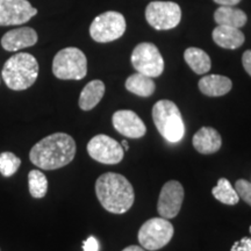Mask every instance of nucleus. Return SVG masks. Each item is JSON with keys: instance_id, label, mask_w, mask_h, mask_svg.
<instances>
[{"instance_id": "6ab92c4d", "label": "nucleus", "mask_w": 251, "mask_h": 251, "mask_svg": "<svg viewBox=\"0 0 251 251\" xmlns=\"http://www.w3.org/2000/svg\"><path fill=\"white\" fill-rule=\"evenodd\" d=\"M105 84L99 79L87 83L80 93L79 101H78L79 107L83 111H91V109H93L100 102V100L102 99L103 94H105Z\"/></svg>"}, {"instance_id": "aec40b11", "label": "nucleus", "mask_w": 251, "mask_h": 251, "mask_svg": "<svg viewBox=\"0 0 251 251\" xmlns=\"http://www.w3.org/2000/svg\"><path fill=\"white\" fill-rule=\"evenodd\" d=\"M126 89L129 92L136 94V96L147 98V97H150L155 92L156 84L151 77L136 72V74L131 75L127 78Z\"/></svg>"}, {"instance_id": "cd10ccee", "label": "nucleus", "mask_w": 251, "mask_h": 251, "mask_svg": "<svg viewBox=\"0 0 251 251\" xmlns=\"http://www.w3.org/2000/svg\"><path fill=\"white\" fill-rule=\"evenodd\" d=\"M242 64L244 70L248 72V75L251 77V50H247L242 56Z\"/></svg>"}, {"instance_id": "6e6552de", "label": "nucleus", "mask_w": 251, "mask_h": 251, "mask_svg": "<svg viewBox=\"0 0 251 251\" xmlns=\"http://www.w3.org/2000/svg\"><path fill=\"white\" fill-rule=\"evenodd\" d=\"M130 61L135 70L148 77H159L164 71V59L153 43L137 45L131 52Z\"/></svg>"}, {"instance_id": "4be33fe9", "label": "nucleus", "mask_w": 251, "mask_h": 251, "mask_svg": "<svg viewBox=\"0 0 251 251\" xmlns=\"http://www.w3.org/2000/svg\"><path fill=\"white\" fill-rule=\"evenodd\" d=\"M212 194L216 200L225 203V205L234 206L240 201V197H238L236 190L230 184V181L226 178L219 179L216 186L212 190Z\"/></svg>"}, {"instance_id": "4468645a", "label": "nucleus", "mask_w": 251, "mask_h": 251, "mask_svg": "<svg viewBox=\"0 0 251 251\" xmlns=\"http://www.w3.org/2000/svg\"><path fill=\"white\" fill-rule=\"evenodd\" d=\"M37 42V33L30 27L15 28L1 37V47L7 51H19Z\"/></svg>"}, {"instance_id": "0eeeda50", "label": "nucleus", "mask_w": 251, "mask_h": 251, "mask_svg": "<svg viewBox=\"0 0 251 251\" xmlns=\"http://www.w3.org/2000/svg\"><path fill=\"white\" fill-rule=\"evenodd\" d=\"M126 19L119 12L108 11L100 14L90 26V35L96 42L108 43L124 35Z\"/></svg>"}, {"instance_id": "20e7f679", "label": "nucleus", "mask_w": 251, "mask_h": 251, "mask_svg": "<svg viewBox=\"0 0 251 251\" xmlns=\"http://www.w3.org/2000/svg\"><path fill=\"white\" fill-rule=\"evenodd\" d=\"M152 120L158 133L170 143H178L185 135L179 108L171 100H159L152 107Z\"/></svg>"}, {"instance_id": "2f4dec72", "label": "nucleus", "mask_w": 251, "mask_h": 251, "mask_svg": "<svg viewBox=\"0 0 251 251\" xmlns=\"http://www.w3.org/2000/svg\"><path fill=\"white\" fill-rule=\"evenodd\" d=\"M249 230H250V234H251V226H250V229H249Z\"/></svg>"}, {"instance_id": "f3484780", "label": "nucleus", "mask_w": 251, "mask_h": 251, "mask_svg": "<svg viewBox=\"0 0 251 251\" xmlns=\"http://www.w3.org/2000/svg\"><path fill=\"white\" fill-rule=\"evenodd\" d=\"M233 87L228 77L221 75H208L199 80V90L207 97L226 96Z\"/></svg>"}, {"instance_id": "a878e982", "label": "nucleus", "mask_w": 251, "mask_h": 251, "mask_svg": "<svg viewBox=\"0 0 251 251\" xmlns=\"http://www.w3.org/2000/svg\"><path fill=\"white\" fill-rule=\"evenodd\" d=\"M230 251H251V237H243L235 242Z\"/></svg>"}, {"instance_id": "f257e3e1", "label": "nucleus", "mask_w": 251, "mask_h": 251, "mask_svg": "<svg viewBox=\"0 0 251 251\" xmlns=\"http://www.w3.org/2000/svg\"><path fill=\"white\" fill-rule=\"evenodd\" d=\"M76 150V142L70 135L55 133L39 141L31 148L29 159L42 170H57L74 161Z\"/></svg>"}, {"instance_id": "7c9ffc66", "label": "nucleus", "mask_w": 251, "mask_h": 251, "mask_svg": "<svg viewBox=\"0 0 251 251\" xmlns=\"http://www.w3.org/2000/svg\"><path fill=\"white\" fill-rule=\"evenodd\" d=\"M121 144V147H122V148H124V150H125V151H127V150L128 149H129V144H128V142H127V141H122V142L120 143Z\"/></svg>"}, {"instance_id": "dca6fc26", "label": "nucleus", "mask_w": 251, "mask_h": 251, "mask_svg": "<svg viewBox=\"0 0 251 251\" xmlns=\"http://www.w3.org/2000/svg\"><path fill=\"white\" fill-rule=\"evenodd\" d=\"M212 36L213 41L219 47L230 50L240 48L244 43V41H246L244 34L240 30V28L220 26V25L214 28Z\"/></svg>"}, {"instance_id": "c756f323", "label": "nucleus", "mask_w": 251, "mask_h": 251, "mask_svg": "<svg viewBox=\"0 0 251 251\" xmlns=\"http://www.w3.org/2000/svg\"><path fill=\"white\" fill-rule=\"evenodd\" d=\"M122 251H146V249H143L142 247H139V246H129Z\"/></svg>"}, {"instance_id": "5701e85b", "label": "nucleus", "mask_w": 251, "mask_h": 251, "mask_svg": "<svg viewBox=\"0 0 251 251\" xmlns=\"http://www.w3.org/2000/svg\"><path fill=\"white\" fill-rule=\"evenodd\" d=\"M28 186L31 197L35 199H42L48 192V179L40 170H31L28 174Z\"/></svg>"}, {"instance_id": "f03ea898", "label": "nucleus", "mask_w": 251, "mask_h": 251, "mask_svg": "<svg viewBox=\"0 0 251 251\" xmlns=\"http://www.w3.org/2000/svg\"><path fill=\"white\" fill-rule=\"evenodd\" d=\"M96 194L106 211L124 214L133 206L135 193L133 185L122 175L107 172L96 181Z\"/></svg>"}, {"instance_id": "423d86ee", "label": "nucleus", "mask_w": 251, "mask_h": 251, "mask_svg": "<svg viewBox=\"0 0 251 251\" xmlns=\"http://www.w3.org/2000/svg\"><path fill=\"white\" fill-rule=\"evenodd\" d=\"M175 228L168 219L153 218L144 222L139 230V242L146 250L156 251L172 240Z\"/></svg>"}, {"instance_id": "a211bd4d", "label": "nucleus", "mask_w": 251, "mask_h": 251, "mask_svg": "<svg viewBox=\"0 0 251 251\" xmlns=\"http://www.w3.org/2000/svg\"><path fill=\"white\" fill-rule=\"evenodd\" d=\"M214 20L220 26L242 28L246 26L248 18L242 9L235 6H220L214 13Z\"/></svg>"}, {"instance_id": "7ed1b4c3", "label": "nucleus", "mask_w": 251, "mask_h": 251, "mask_svg": "<svg viewBox=\"0 0 251 251\" xmlns=\"http://www.w3.org/2000/svg\"><path fill=\"white\" fill-rule=\"evenodd\" d=\"M39 76V63L33 55L19 52L4 64L1 77L6 86L13 91H24L35 83Z\"/></svg>"}, {"instance_id": "412c9836", "label": "nucleus", "mask_w": 251, "mask_h": 251, "mask_svg": "<svg viewBox=\"0 0 251 251\" xmlns=\"http://www.w3.org/2000/svg\"><path fill=\"white\" fill-rule=\"evenodd\" d=\"M184 58L188 67L192 69L197 75H205L211 70V58L202 49L194 48V47L187 48L184 52Z\"/></svg>"}, {"instance_id": "39448f33", "label": "nucleus", "mask_w": 251, "mask_h": 251, "mask_svg": "<svg viewBox=\"0 0 251 251\" xmlns=\"http://www.w3.org/2000/svg\"><path fill=\"white\" fill-rule=\"evenodd\" d=\"M52 74L62 80L83 79L87 74L85 54L75 47L59 50L52 61Z\"/></svg>"}, {"instance_id": "9b49d317", "label": "nucleus", "mask_w": 251, "mask_h": 251, "mask_svg": "<svg viewBox=\"0 0 251 251\" xmlns=\"http://www.w3.org/2000/svg\"><path fill=\"white\" fill-rule=\"evenodd\" d=\"M36 14L28 0H0V26L24 25Z\"/></svg>"}, {"instance_id": "ddd939ff", "label": "nucleus", "mask_w": 251, "mask_h": 251, "mask_svg": "<svg viewBox=\"0 0 251 251\" xmlns=\"http://www.w3.org/2000/svg\"><path fill=\"white\" fill-rule=\"evenodd\" d=\"M113 127L118 133L130 139H141L147 133L144 122L136 113L129 109H121L115 112L112 117Z\"/></svg>"}, {"instance_id": "2eb2a0df", "label": "nucleus", "mask_w": 251, "mask_h": 251, "mask_svg": "<svg viewBox=\"0 0 251 251\" xmlns=\"http://www.w3.org/2000/svg\"><path fill=\"white\" fill-rule=\"evenodd\" d=\"M194 149L202 155H212L219 151L222 139L219 131L212 127H202L194 134L192 140Z\"/></svg>"}, {"instance_id": "bb28decb", "label": "nucleus", "mask_w": 251, "mask_h": 251, "mask_svg": "<svg viewBox=\"0 0 251 251\" xmlns=\"http://www.w3.org/2000/svg\"><path fill=\"white\" fill-rule=\"evenodd\" d=\"M84 251H99V242L96 237L90 236L87 240L84 242L83 246Z\"/></svg>"}, {"instance_id": "393cba45", "label": "nucleus", "mask_w": 251, "mask_h": 251, "mask_svg": "<svg viewBox=\"0 0 251 251\" xmlns=\"http://www.w3.org/2000/svg\"><path fill=\"white\" fill-rule=\"evenodd\" d=\"M235 190L240 197L248 205L251 206V183L246 179H238L235 184Z\"/></svg>"}, {"instance_id": "f8f14e48", "label": "nucleus", "mask_w": 251, "mask_h": 251, "mask_svg": "<svg viewBox=\"0 0 251 251\" xmlns=\"http://www.w3.org/2000/svg\"><path fill=\"white\" fill-rule=\"evenodd\" d=\"M184 187L179 181L170 180L164 184L159 193L157 212L164 219H174L179 213L184 200Z\"/></svg>"}, {"instance_id": "1a4fd4ad", "label": "nucleus", "mask_w": 251, "mask_h": 251, "mask_svg": "<svg viewBox=\"0 0 251 251\" xmlns=\"http://www.w3.org/2000/svg\"><path fill=\"white\" fill-rule=\"evenodd\" d=\"M146 19L155 29L169 30L179 25L181 9L174 1H152L146 8Z\"/></svg>"}, {"instance_id": "b1692460", "label": "nucleus", "mask_w": 251, "mask_h": 251, "mask_svg": "<svg viewBox=\"0 0 251 251\" xmlns=\"http://www.w3.org/2000/svg\"><path fill=\"white\" fill-rule=\"evenodd\" d=\"M21 159L11 151L0 153V174L4 177H11L19 170Z\"/></svg>"}, {"instance_id": "c85d7f7f", "label": "nucleus", "mask_w": 251, "mask_h": 251, "mask_svg": "<svg viewBox=\"0 0 251 251\" xmlns=\"http://www.w3.org/2000/svg\"><path fill=\"white\" fill-rule=\"evenodd\" d=\"M220 6H236L241 0H214Z\"/></svg>"}, {"instance_id": "9d476101", "label": "nucleus", "mask_w": 251, "mask_h": 251, "mask_svg": "<svg viewBox=\"0 0 251 251\" xmlns=\"http://www.w3.org/2000/svg\"><path fill=\"white\" fill-rule=\"evenodd\" d=\"M87 152L94 161L102 164H118L124 159L125 150L121 144L107 135H96L87 143Z\"/></svg>"}]
</instances>
